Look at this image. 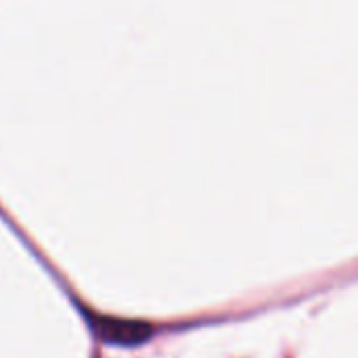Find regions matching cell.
<instances>
[{"label": "cell", "instance_id": "6da1fadb", "mask_svg": "<svg viewBox=\"0 0 358 358\" xmlns=\"http://www.w3.org/2000/svg\"><path fill=\"white\" fill-rule=\"evenodd\" d=\"M96 331L111 344H120V346H134L141 344L149 338L151 329L143 323L136 321H120V319H107L101 317L94 321Z\"/></svg>", "mask_w": 358, "mask_h": 358}]
</instances>
